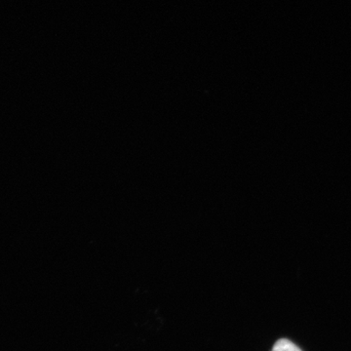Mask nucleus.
Returning a JSON list of instances; mask_svg holds the SVG:
<instances>
[{"instance_id": "nucleus-1", "label": "nucleus", "mask_w": 351, "mask_h": 351, "mask_svg": "<svg viewBox=\"0 0 351 351\" xmlns=\"http://www.w3.org/2000/svg\"><path fill=\"white\" fill-rule=\"evenodd\" d=\"M272 351H302L299 346L295 345L287 339H281L276 341Z\"/></svg>"}]
</instances>
